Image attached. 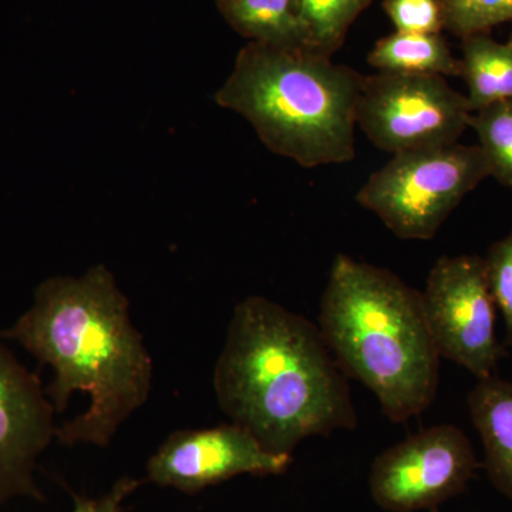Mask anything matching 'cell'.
<instances>
[{
	"label": "cell",
	"instance_id": "cell-12",
	"mask_svg": "<svg viewBox=\"0 0 512 512\" xmlns=\"http://www.w3.org/2000/svg\"><path fill=\"white\" fill-rule=\"evenodd\" d=\"M222 18L249 42L309 47L301 0H217Z\"/></svg>",
	"mask_w": 512,
	"mask_h": 512
},
{
	"label": "cell",
	"instance_id": "cell-8",
	"mask_svg": "<svg viewBox=\"0 0 512 512\" xmlns=\"http://www.w3.org/2000/svg\"><path fill=\"white\" fill-rule=\"evenodd\" d=\"M478 468L463 430L439 424L387 448L373 463V500L389 512L433 510L466 490Z\"/></svg>",
	"mask_w": 512,
	"mask_h": 512
},
{
	"label": "cell",
	"instance_id": "cell-4",
	"mask_svg": "<svg viewBox=\"0 0 512 512\" xmlns=\"http://www.w3.org/2000/svg\"><path fill=\"white\" fill-rule=\"evenodd\" d=\"M362 82L316 50L249 42L214 100L244 117L272 153L316 168L355 160Z\"/></svg>",
	"mask_w": 512,
	"mask_h": 512
},
{
	"label": "cell",
	"instance_id": "cell-6",
	"mask_svg": "<svg viewBox=\"0 0 512 512\" xmlns=\"http://www.w3.org/2000/svg\"><path fill=\"white\" fill-rule=\"evenodd\" d=\"M466 94L446 77L376 73L363 76L357 127L390 154L451 146L470 127Z\"/></svg>",
	"mask_w": 512,
	"mask_h": 512
},
{
	"label": "cell",
	"instance_id": "cell-2",
	"mask_svg": "<svg viewBox=\"0 0 512 512\" xmlns=\"http://www.w3.org/2000/svg\"><path fill=\"white\" fill-rule=\"evenodd\" d=\"M212 383L225 416L271 453L357 427L349 377L319 326L265 296L235 306Z\"/></svg>",
	"mask_w": 512,
	"mask_h": 512
},
{
	"label": "cell",
	"instance_id": "cell-20",
	"mask_svg": "<svg viewBox=\"0 0 512 512\" xmlns=\"http://www.w3.org/2000/svg\"><path fill=\"white\" fill-rule=\"evenodd\" d=\"M143 483L144 481L138 480V478L124 476L119 478L113 487L99 498H89L72 493L73 512H126L124 503L130 495L136 493Z\"/></svg>",
	"mask_w": 512,
	"mask_h": 512
},
{
	"label": "cell",
	"instance_id": "cell-16",
	"mask_svg": "<svg viewBox=\"0 0 512 512\" xmlns=\"http://www.w3.org/2000/svg\"><path fill=\"white\" fill-rule=\"evenodd\" d=\"M470 127L476 131L491 177L512 191V100L474 111Z\"/></svg>",
	"mask_w": 512,
	"mask_h": 512
},
{
	"label": "cell",
	"instance_id": "cell-3",
	"mask_svg": "<svg viewBox=\"0 0 512 512\" xmlns=\"http://www.w3.org/2000/svg\"><path fill=\"white\" fill-rule=\"evenodd\" d=\"M318 326L345 375L375 394L387 419L406 423L433 404L441 356L421 292L399 276L336 255L320 299Z\"/></svg>",
	"mask_w": 512,
	"mask_h": 512
},
{
	"label": "cell",
	"instance_id": "cell-18",
	"mask_svg": "<svg viewBox=\"0 0 512 512\" xmlns=\"http://www.w3.org/2000/svg\"><path fill=\"white\" fill-rule=\"evenodd\" d=\"M396 32L441 35L446 30L443 0H383Z\"/></svg>",
	"mask_w": 512,
	"mask_h": 512
},
{
	"label": "cell",
	"instance_id": "cell-1",
	"mask_svg": "<svg viewBox=\"0 0 512 512\" xmlns=\"http://www.w3.org/2000/svg\"><path fill=\"white\" fill-rule=\"evenodd\" d=\"M0 338L52 367L46 393L56 413L66 410L74 392L89 394V409L57 426L56 439L66 446H109L150 396L153 359L106 265L82 276L47 278L37 286L32 306Z\"/></svg>",
	"mask_w": 512,
	"mask_h": 512
},
{
	"label": "cell",
	"instance_id": "cell-13",
	"mask_svg": "<svg viewBox=\"0 0 512 512\" xmlns=\"http://www.w3.org/2000/svg\"><path fill=\"white\" fill-rule=\"evenodd\" d=\"M461 79L467 86L471 113L512 100V43H501L488 33L464 37Z\"/></svg>",
	"mask_w": 512,
	"mask_h": 512
},
{
	"label": "cell",
	"instance_id": "cell-10",
	"mask_svg": "<svg viewBox=\"0 0 512 512\" xmlns=\"http://www.w3.org/2000/svg\"><path fill=\"white\" fill-rule=\"evenodd\" d=\"M55 413L39 377L0 342V508L19 497L46 501L35 471L56 439Z\"/></svg>",
	"mask_w": 512,
	"mask_h": 512
},
{
	"label": "cell",
	"instance_id": "cell-15",
	"mask_svg": "<svg viewBox=\"0 0 512 512\" xmlns=\"http://www.w3.org/2000/svg\"><path fill=\"white\" fill-rule=\"evenodd\" d=\"M372 0H301L309 47L332 56L345 42L360 13Z\"/></svg>",
	"mask_w": 512,
	"mask_h": 512
},
{
	"label": "cell",
	"instance_id": "cell-7",
	"mask_svg": "<svg viewBox=\"0 0 512 512\" xmlns=\"http://www.w3.org/2000/svg\"><path fill=\"white\" fill-rule=\"evenodd\" d=\"M421 302L441 357L478 380L497 375L505 348L495 330L497 306L483 256H441L431 268Z\"/></svg>",
	"mask_w": 512,
	"mask_h": 512
},
{
	"label": "cell",
	"instance_id": "cell-14",
	"mask_svg": "<svg viewBox=\"0 0 512 512\" xmlns=\"http://www.w3.org/2000/svg\"><path fill=\"white\" fill-rule=\"evenodd\" d=\"M377 72L460 77L461 62L441 35L396 32L377 40L367 55Z\"/></svg>",
	"mask_w": 512,
	"mask_h": 512
},
{
	"label": "cell",
	"instance_id": "cell-19",
	"mask_svg": "<svg viewBox=\"0 0 512 512\" xmlns=\"http://www.w3.org/2000/svg\"><path fill=\"white\" fill-rule=\"evenodd\" d=\"M488 284L505 326V346L512 348V231L494 242L485 256Z\"/></svg>",
	"mask_w": 512,
	"mask_h": 512
},
{
	"label": "cell",
	"instance_id": "cell-9",
	"mask_svg": "<svg viewBox=\"0 0 512 512\" xmlns=\"http://www.w3.org/2000/svg\"><path fill=\"white\" fill-rule=\"evenodd\" d=\"M293 461L265 450L249 431L229 423L214 429L171 433L147 463V477L161 487L197 494L241 474L279 476Z\"/></svg>",
	"mask_w": 512,
	"mask_h": 512
},
{
	"label": "cell",
	"instance_id": "cell-17",
	"mask_svg": "<svg viewBox=\"0 0 512 512\" xmlns=\"http://www.w3.org/2000/svg\"><path fill=\"white\" fill-rule=\"evenodd\" d=\"M446 30L461 39L512 22V0H443Z\"/></svg>",
	"mask_w": 512,
	"mask_h": 512
},
{
	"label": "cell",
	"instance_id": "cell-11",
	"mask_svg": "<svg viewBox=\"0 0 512 512\" xmlns=\"http://www.w3.org/2000/svg\"><path fill=\"white\" fill-rule=\"evenodd\" d=\"M468 412L484 446L491 484L512 501V382L497 375L478 380L467 397Z\"/></svg>",
	"mask_w": 512,
	"mask_h": 512
},
{
	"label": "cell",
	"instance_id": "cell-21",
	"mask_svg": "<svg viewBox=\"0 0 512 512\" xmlns=\"http://www.w3.org/2000/svg\"><path fill=\"white\" fill-rule=\"evenodd\" d=\"M508 42L512 43V33H511V36H510V40H508Z\"/></svg>",
	"mask_w": 512,
	"mask_h": 512
},
{
	"label": "cell",
	"instance_id": "cell-5",
	"mask_svg": "<svg viewBox=\"0 0 512 512\" xmlns=\"http://www.w3.org/2000/svg\"><path fill=\"white\" fill-rule=\"evenodd\" d=\"M488 177L490 167L480 146L456 143L407 151L394 154L370 175L356 201L397 238L429 241L464 197Z\"/></svg>",
	"mask_w": 512,
	"mask_h": 512
}]
</instances>
